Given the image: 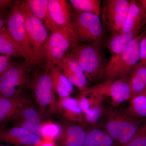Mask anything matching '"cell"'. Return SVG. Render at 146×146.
<instances>
[{"instance_id": "cell-1", "label": "cell", "mask_w": 146, "mask_h": 146, "mask_svg": "<svg viewBox=\"0 0 146 146\" xmlns=\"http://www.w3.org/2000/svg\"><path fill=\"white\" fill-rule=\"evenodd\" d=\"M104 112L106 116V132L119 146L127 143L145 121L144 119L134 117L128 114L125 110L112 106L105 110Z\"/></svg>"}, {"instance_id": "cell-2", "label": "cell", "mask_w": 146, "mask_h": 146, "mask_svg": "<svg viewBox=\"0 0 146 146\" xmlns=\"http://www.w3.org/2000/svg\"><path fill=\"white\" fill-rule=\"evenodd\" d=\"M145 31L135 37L121 52L112 56L105 67L104 76L107 80H116L129 77L140 60V43Z\"/></svg>"}, {"instance_id": "cell-3", "label": "cell", "mask_w": 146, "mask_h": 146, "mask_svg": "<svg viewBox=\"0 0 146 146\" xmlns=\"http://www.w3.org/2000/svg\"><path fill=\"white\" fill-rule=\"evenodd\" d=\"M29 89H31L35 104L47 118L58 114L56 93L49 70L35 72L31 76Z\"/></svg>"}, {"instance_id": "cell-4", "label": "cell", "mask_w": 146, "mask_h": 146, "mask_svg": "<svg viewBox=\"0 0 146 146\" xmlns=\"http://www.w3.org/2000/svg\"><path fill=\"white\" fill-rule=\"evenodd\" d=\"M101 44H78L68 54L84 71L90 80L104 76L105 67Z\"/></svg>"}, {"instance_id": "cell-5", "label": "cell", "mask_w": 146, "mask_h": 146, "mask_svg": "<svg viewBox=\"0 0 146 146\" xmlns=\"http://www.w3.org/2000/svg\"><path fill=\"white\" fill-rule=\"evenodd\" d=\"M72 24L78 42L101 44L104 33L100 17L74 9L72 11Z\"/></svg>"}, {"instance_id": "cell-6", "label": "cell", "mask_w": 146, "mask_h": 146, "mask_svg": "<svg viewBox=\"0 0 146 146\" xmlns=\"http://www.w3.org/2000/svg\"><path fill=\"white\" fill-rule=\"evenodd\" d=\"M7 28L16 44L21 49L26 61L31 66L40 63L35 53L27 33L23 16L15 1L10 7L7 16Z\"/></svg>"}, {"instance_id": "cell-7", "label": "cell", "mask_w": 146, "mask_h": 146, "mask_svg": "<svg viewBox=\"0 0 146 146\" xmlns=\"http://www.w3.org/2000/svg\"><path fill=\"white\" fill-rule=\"evenodd\" d=\"M30 64H14L0 77V98H11L26 94L30 80Z\"/></svg>"}, {"instance_id": "cell-8", "label": "cell", "mask_w": 146, "mask_h": 146, "mask_svg": "<svg viewBox=\"0 0 146 146\" xmlns=\"http://www.w3.org/2000/svg\"><path fill=\"white\" fill-rule=\"evenodd\" d=\"M25 27L35 53L41 63L44 59L43 48L48 38V31L42 21L33 15L25 1H18Z\"/></svg>"}, {"instance_id": "cell-9", "label": "cell", "mask_w": 146, "mask_h": 146, "mask_svg": "<svg viewBox=\"0 0 146 146\" xmlns=\"http://www.w3.org/2000/svg\"><path fill=\"white\" fill-rule=\"evenodd\" d=\"M129 77L116 80H107L102 83L88 87L80 94H98L103 97H108L110 100L112 106L117 108L123 103L129 100L132 97L129 88Z\"/></svg>"}, {"instance_id": "cell-10", "label": "cell", "mask_w": 146, "mask_h": 146, "mask_svg": "<svg viewBox=\"0 0 146 146\" xmlns=\"http://www.w3.org/2000/svg\"><path fill=\"white\" fill-rule=\"evenodd\" d=\"M130 1L106 0L101 10L102 20L111 35L119 33L125 24Z\"/></svg>"}, {"instance_id": "cell-11", "label": "cell", "mask_w": 146, "mask_h": 146, "mask_svg": "<svg viewBox=\"0 0 146 146\" xmlns=\"http://www.w3.org/2000/svg\"><path fill=\"white\" fill-rule=\"evenodd\" d=\"M48 10L54 23L60 32L70 40L72 47L78 44L72 24V11L70 6L64 0H49Z\"/></svg>"}, {"instance_id": "cell-12", "label": "cell", "mask_w": 146, "mask_h": 146, "mask_svg": "<svg viewBox=\"0 0 146 146\" xmlns=\"http://www.w3.org/2000/svg\"><path fill=\"white\" fill-rule=\"evenodd\" d=\"M70 40L59 31L52 32L43 48V58L46 61V69L57 66L70 49Z\"/></svg>"}, {"instance_id": "cell-13", "label": "cell", "mask_w": 146, "mask_h": 146, "mask_svg": "<svg viewBox=\"0 0 146 146\" xmlns=\"http://www.w3.org/2000/svg\"><path fill=\"white\" fill-rule=\"evenodd\" d=\"M44 139L20 127L0 128V143L17 146H36Z\"/></svg>"}, {"instance_id": "cell-14", "label": "cell", "mask_w": 146, "mask_h": 146, "mask_svg": "<svg viewBox=\"0 0 146 146\" xmlns=\"http://www.w3.org/2000/svg\"><path fill=\"white\" fill-rule=\"evenodd\" d=\"M61 132L56 139L57 146H84L87 132L82 125L66 120L61 121Z\"/></svg>"}, {"instance_id": "cell-15", "label": "cell", "mask_w": 146, "mask_h": 146, "mask_svg": "<svg viewBox=\"0 0 146 146\" xmlns=\"http://www.w3.org/2000/svg\"><path fill=\"white\" fill-rule=\"evenodd\" d=\"M34 102L27 93L11 98H0V125L11 123L22 107Z\"/></svg>"}, {"instance_id": "cell-16", "label": "cell", "mask_w": 146, "mask_h": 146, "mask_svg": "<svg viewBox=\"0 0 146 146\" xmlns=\"http://www.w3.org/2000/svg\"><path fill=\"white\" fill-rule=\"evenodd\" d=\"M146 24V13L142 6L138 1H130L125 24L120 33L141 31Z\"/></svg>"}, {"instance_id": "cell-17", "label": "cell", "mask_w": 146, "mask_h": 146, "mask_svg": "<svg viewBox=\"0 0 146 146\" xmlns=\"http://www.w3.org/2000/svg\"><path fill=\"white\" fill-rule=\"evenodd\" d=\"M58 112L64 119L84 125L86 123L77 99L70 96L59 100L58 102Z\"/></svg>"}, {"instance_id": "cell-18", "label": "cell", "mask_w": 146, "mask_h": 146, "mask_svg": "<svg viewBox=\"0 0 146 146\" xmlns=\"http://www.w3.org/2000/svg\"><path fill=\"white\" fill-rule=\"evenodd\" d=\"M25 1L32 13L42 21L49 31H59L50 16L49 0H26Z\"/></svg>"}, {"instance_id": "cell-19", "label": "cell", "mask_w": 146, "mask_h": 146, "mask_svg": "<svg viewBox=\"0 0 146 146\" xmlns=\"http://www.w3.org/2000/svg\"><path fill=\"white\" fill-rule=\"evenodd\" d=\"M49 70L51 76L53 86L59 100L70 96L74 91L73 85L61 72L57 66H52Z\"/></svg>"}, {"instance_id": "cell-20", "label": "cell", "mask_w": 146, "mask_h": 146, "mask_svg": "<svg viewBox=\"0 0 146 146\" xmlns=\"http://www.w3.org/2000/svg\"><path fill=\"white\" fill-rule=\"evenodd\" d=\"M87 95H89V111L84 115V117L85 123L94 125L98 121L105 112L103 104L104 98L96 94Z\"/></svg>"}, {"instance_id": "cell-21", "label": "cell", "mask_w": 146, "mask_h": 146, "mask_svg": "<svg viewBox=\"0 0 146 146\" xmlns=\"http://www.w3.org/2000/svg\"><path fill=\"white\" fill-rule=\"evenodd\" d=\"M48 118L41 112L36 104L26 105L20 109L11 123L18 121H27L43 124L48 121Z\"/></svg>"}, {"instance_id": "cell-22", "label": "cell", "mask_w": 146, "mask_h": 146, "mask_svg": "<svg viewBox=\"0 0 146 146\" xmlns=\"http://www.w3.org/2000/svg\"><path fill=\"white\" fill-rule=\"evenodd\" d=\"M141 31L118 33L111 35L107 43L108 48L112 56L119 54L133 39L140 34Z\"/></svg>"}, {"instance_id": "cell-23", "label": "cell", "mask_w": 146, "mask_h": 146, "mask_svg": "<svg viewBox=\"0 0 146 146\" xmlns=\"http://www.w3.org/2000/svg\"><path fill=\"white\" fill-rule=\"evenodd\" d=\"M0 53L9 56L24 57L21 49L11 35L7 27L0 29Z\"/></svg>"}, {"instance_id": "cell-24", "label": "cell", "mask_w": 146, "mask_h": 146, "mask_svg": "<svg viewBox=\"0 0 146 146\" xmlns=\"http://www.w3.org/2000/svg\"><path fill=\"white\" fill-rule=\"evenodd\" d=\"M115 141L100 129L94 128L88 132L84 146H114Z\"/></svg>"}, {"instance_id": "cell-25", "label": "cell", "mask_w": 146, "mask_h": 146, "mask_svg": "<svg viewBox=\"0 0 146 146\" xmlns=\"http://www.w3.org/2000/svg\"><path fill=\"white\" fill-rule=\"evenodd\" d=\"M125 111L134 117L144 119L146 118V96L140 94L131 97Z\"/></svg>"}, {"instance_id": "cell-26", "label": "cell", "mask_w": 146, "mask_h": 146, "mask_svg": "<svg viewBox=\"0 0 146 146\" xmlns=\"http://www.w3.org/2000/svg\"><path fill=\"white\" fill-rule=\"evenodd\" d=\"M74 9L82 12L92 13L100 17L101 13L100 0H70Z\"/></svg>"}, {"instance_id": "cell-27", "label": "cell", "mask_w": 146, "mask_h": 146, "mask_svg": "<svg viewBox=\"0 0 146 146\" xmlns=\"http://www.w3.org/2000/svg\"><path fill=\"white\" fill-rule=\"evenodd\" d=\"M73 86L78 88L80 93L84 92L88 88L87 77L84 73L74 72L65 70H60Z\"/></svg>"}, {"instance_id": "cell-28", "label": "cell", "mask_w": 146, "mask_h": 146, "mask_svg": "<svg viewBox=\"0 0 146 146\" xmlns=\"http://www.w3.org/2000/svg\"><path fill=\"white\" fill-rule=\"evenodd\" d=\"M61 127L60 125L48 120L44 123L42 128L43 138L48 140L56 139L60 135Z\"/></svg>"}, {"instance_id": "cell-29", "label": "cell", "mask_w": 146, "mask_h": 146, "mask_svg": "<svg viewBox=\"0 0 146 146\" xmlns=\"http://www.w3.org/2000/svg\"><path fill=\"white\" fill-rule=\"evenodd\" d=\"M123 146H146V121L139 127L131 140Z\"/></svg>"}, {"instance_id": "cell-30", "label": "cell", "mask_w": 146, "mask_h": 146, "mask_svg": "<svg viewBox=\"0 0 146 146\" xmlns=\"http://www.w3.org/2000/svg\"><path fill=\"white\" fill-rule=\"evenodd\" d=\"M57 66L61 70H67L76 73H84V71L78 63L72 59L68 54L65 55V57Z\"/></svg>"}, {"instance_id": "cell-31", "label": "cell", "mask_w": 146, "mask_h": 146, "mask_svg": "<svg viewBox=\"0 0 146 146\" xmlns=\"http://www.w3.org/2000/svg\"><path fill=\"white\" fill-rule=\"evenodd\" d=\"M129 84L132 97L142 94L146 88L145 84L132 73L129 76Z\"/></svg>"}, {"instance_id": "cell-32", "label": "cell", "mask_w": 146, "mask_h": 146, "mask_svg": "<svg viewBox=\"0 0 146 146\" xmlns=\"http://www.w3.org/2000/svg\"><path fill=\"white\" fill-rule=\"evenodd\" d=\"M13 126L23 128L31 133H34L37 136L43 138L42 128L43 124L36 123L33 122L27 121H18L14 122ZM44 139V138H43Z\"/></svg>"}, {"instance_id": "cell-33", "label": "cell", "mask_w": 146, "mask_h": 146, "mask_svg": "<svg viewBox=\"0 0 146 146\" xmlns=\"http://www.w3.org/2000/svg\"><path fill=\"white\" fill-rule=\"evenodd\" d=\"M13 64L10 56L0 55V77Z\"/></svg>"}, {"instance_id": "cell-34", "label": "cell", "mask_w": 146, "mask_h": 146, "mask_svg": "<svg viewBox=\"0 0 146 146\" xmlns=\"http://www.w3.org/2000/svg\"><path fill=\"white\" fill-rule=\"evenodd\" d=\"M131 73L141 79L146 84V65L138 63Z\"/></svg>"}, {"instance_id": "cell-35", "label": "cell", "mask_w": 146, "mask_h": 146, "mask_svg": "<svg viewBox=\"0 0 146 146\" xmlns=\"http://www.w3.org/2000/svg\"><path fill=\"white\" fill-rule=\"evenodd\" d=\"M140 61L145 60L146 57V30L140 41Z\"/></svg>"}, {"instance_id": "cell-36", "label": "cell", "mask_w": 146, "mask_h": 146, "mask_svg": "<svg viewBox=\"0 0 146 146\" xmlns=\"http://www.w3.org/2000/svg\"><path fill=\"white\" fill-rule=\"evenodd\" d=\"M13 3L11 0H0V12H4L8 7L10 8Z\"/></svg>"}, {"instance_id": "cell-37", "label": "cell", "mask_w": 146, "mask_h": 146, "mask_svg": "<svg viewBox=\"0 0 146 146\" xmlns=\"http://www.w3.org/2000/svg\"><path fill=\"white\" fill-rule=\"evenodd\" d=\"M36 146H57L56 142L53 140H48L44 139L40 143Z\"/></svg>"}, {"instance_id": "cell-38", "label": "cell", "mask_w": 146, "mask_h": 146, "mask_svg": "<svg viewBox=\"0 0 146 146\" xmlns=\"http://www.w3.org/2000/svg\"><path fill=\"white\" fill-rule=\"evenodd\" d=\"M7 17H6L4 12H0V29L3 27L4 25L7 23Z\"/></svg>"}, {"instance_id": "cell-39", "label": "cell", "mask_w": 146, "mask_h": 146, "mask_svg": "<svg viewBox=\"0 0 146 146\" xmlns=\"http://www.w3.org/2000/svg\"><path fill=\"white\" fill-rule=\"evenodd\" d=\"M138 1L142 6L146 13V0H140Z\"/></svg>"}, {"instance_id": "cell-40", "label": "cell", "mask_w": 146, "mask_h": 146, "mask_svg": "<svg viewBox=\"0 0 146 146\" xmlns=\"http://www.w3.org/2000/svg\"><path fill=\"white\" fill-rule=\"evenodd\" d=\"M139 63H141V64H143V65H146V58H145V60H143V61H140Z\"/></svg>"}, {"instance_id": "cell-41", "label": "cell", "mask_w": 146, "mask_h": 146, "mask_svg": "<svg viewBox=\"0 0 146 146\" xmlns=\"http://www.w3.org/2000/svg\"><path fill=\"white\" fill-rule=\"evenodd\" d=\"M141 94H144V95H145V96H146V89H145V91H143V93Z\"/></svg>"}, {"instance_id": "cell-42", "label": "cell", "mask_w": 146, "mask_h": 146, "mask_svg": "<svg viewBox=\"0 0 146 146\" xmlns=\"http://www.w3.org/2000/svg\"><path fill=\"white\" fill-rule=\"evenodd\" d=\"M0 146H11V145H0Z\"/></svg>"}]
</instances>
